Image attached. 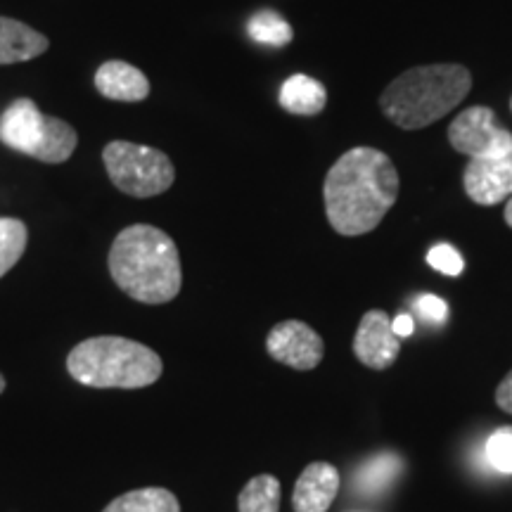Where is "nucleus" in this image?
<instances>
[{
	"label": "nucleus",
	"instance_id": "nucleus-1",
	"mask_svg": "<svg viewBox=\"0 0 512 512\" xmlns=\"http://www.w3.org/2000/svg\"><path fill=\"white\" fill-rule=\"evenodd\" d=\"M399 174L392 159L375 147H351L325 176L323 200L330 226L356 238L380 226L399 200Z\"/></svg>",
	"mask_w": 512,
	"mask_h": 512
},
{
	"label": "nucleus",
	"instance_id": "nucleus-2",
	"mask_svg": "<svg viewBox=\"0 0 512 512\" xmlns=\"http://www.w3.org/2000/svg\"><path fill=\"white\" fill-rule=\"evenodd\" d=\"M107 264L119 290L140 304H166L181 292V254L176 242L155 226L136 223L121 230Z\"/></svg>",
	"mask_w": 512,
	"mask_h": 512
},
{
	"label": "nucleus",
	"instance_id": "nucleus-3",
	"mask_svg": "<svg viewBox=\"0 0 512 512\" xmlns=\"http://www.w3.org/2000/svg\"><path fill=\"white\" fill-rule=\"evenodd\" d=\"M470 88L472 74L463 64H427L396 76L384 88L380 107L392 124L418 131L456 110Z\"/></svg>",
	"mask_w": 512,
	"mask_h": 512
},
{
	"label": "nucleus",
	"instance_id": "nucleus-4",
	"mask_svg": "<svg viewBox=\"0 0 512 512\" xmlns=\"http://www.w3.org/2000/svg\"><path fill=\"white\" fill-rule=\"evenodd\" d=\"M67 370L83 387L143 389L162 377L164 363L145 344L102 335L76 344L67 356Z\"/></svg>",
	"mask_w": 512,
	"mask_h": 512
},
{
	"label": "nucleus",
	"instance_id": "nucleus-5",
	"mask_svg": "<svg viewBox=\"0 0 512 512\" xmlns=\"http://www.w3.org/2000/svg\"><path fill=\"white\" fill-rule=\"evenodd\" d=\"M0 143L46 164H62L74 155L79 136L74 126L46 117L34 100L17 98L0 114Z\"/></svg>",
	"mask_w": 512,
	"mask_h": 512
},
{
	"label": "nucleus",
	"instance_id": "nucleus-6",
	"mask_svg": "<svg viewBox=\"0 0 512 512\" xmlns=\"http://www.w3.org/2000/svg\"><path fill=\"white\" fill-rule=\"evenodd\" d=\"M102 162L110 181L138 200L162 195L176 181L174 164L157 147L114 140L102 150Z\"/></svg>",
	"mask_w": 512,
	"mask_h": 512
},
{
	"label": "nucleus",
	"instance_id": "nucleus-7",
	"mask_svg": "<svg viewBox=\"0 0 512 512\" xmlns=\"http://www.w3.org/2000/svg\"><path fill=\"white\" fill-rule=\"evenodd\" d=\"M448 143L453 150L470 159H489L501 157L512 150V133L498 124L494 110L477 105L460 112L451 121Z\"/></svg>",
	"mask_w": 512,
	"mask_h": 512
},
{
	"label": "nucleus",
	"instance_id": "nucleus-8",
	"mask_svg": "<svg viewBox=\"0 0 512 512\" xmlns=\"http://www.w3.org/2000/svg\"><path fill=\"white\" fill-rule=\"evenodd\" d=\"M266 349L275 361L294 370H313L325 354L323 337L302 320H283L275 325L266 337Z\"/></svg>",
	"mask_w": 512,
	"mask_h": 512
},
{
	"label": "nucleus",
	"instance_id": "nucleus-9",
	"mask_svg": "<svg viewBox=\"0 0 512 512\" xmlns=\"http://www.w3.org/2000/svg\"><path fill=\"white\" fill-rule=\"evenodd\" d=\"M463 185L467 197L482 207L508 202L512 197V150L501 157L470 159L465 166Z\"/></svg>",
	"mask_w": 512,
	"mask_h": 512
},
{
	"label": "nucleus",
	"instance_id": "nucleus-10",
	"mask_svg": "<svg viewBox=\"0 0 512 512\" xmlns=\"http://www.w3.org/2000/svg\"><path fill=\"white\" fill-rule=\"evenodd\" d=\"M354 354L363 366L387 370L401 354V339L394 335L392 318L380 309L368 311L358 323L354 337Z\"/></svg>",
	"mask_w": 512,
	"mask_h": 512
},
{
	"label": "nucleus",
	"instance_id": "nucleus-11",
	"mask_svg": "<svg viewBox=\"0 0 512 512\" xmlns=\"http://www.w3.org/2000/svg\"><path fill=\"white\" fill-rule=\"evenodd\" d=\"M339 494V472L330 463H311L304 467L294 484V512H328Z\"/></svg>",
	"mask_w": 512,
	"mask_h": 512
},
{
	"label": "nucleus",
	"instance_id": "nucleus-12",
	"mask_svg": "<svg viewBox=\"0 0 512 512\" xmlns=\"http://www.w3.org/2000/svg\"><path fill=\"white\" fill-rule=\"evenodd\" d=\"M95 88L100 95L119 102H140L150 95V81L138 67L124 60H110L95 72Z\"/></svg>",
	"mask_w": 512,
	"mask_h": 512
},
{
	"label": "nucleus",
	"instance_id": "nucleus-13",
	"mask_svg": "<svg viewBox=\"0 0 512 512\" xmlns=\"http://www.w3.org/2000/svg\"><path fill=\"white\" fill-rule=\"evenodd\" d=\"M50 41L41 31L12 17H0V64L29 62L48 50Z\"/></svg>",
	"mask_w": 512,
	"mask_h": 512
},
{
	"label": "nucleus",
	"instance_id": "nucleus-14",
	"mask_svg": "<svg viewBox=\"0 0 512 512\" xmlns=\"http://www.w3.org/2000/svg\"><path fill=\"white\" fill-rule=\"evenodd\" d=\"M328 102V91L306 74H294L280 88V105L290 114H318Z\"/></svg>",
	"mask_w": 512,
	"mask_h": 512
},
{
	"label": "nucleus",
	"instance_id": "nucleus-15",
	"mask_svg": "<svg viewBox=\"0 0 512 512\" xmlns=\"http://www.w3.org/2000/svg\"><path fill=\"white\" fill-rule=\"evenodd\" d=\"M102 512H181V503L169 489L147 486V489L126 491Z\"/></svg>",
	"mask_w": 512,
	"mask_h": 512
},
{
	"label": "nucleus",
	"instance_id": "nucleus-16",
	"mask_svg": "<svg viewBox=\"0 0 512 512\" xmlns=\"http://www.w3.org/2000/svg\"><path fill=\"white\" fill-rule=\"evenodd\" d=\"M240 512H280V482L273 475H256L238 496Z\"/></svg>",
	"mask_w": 512,
	"mask_h": 512
},
{
	"label": "nucleus",
	"instance_id": "nucleus-17",
	"mask_svg": "<svg viewBox=\"0 0 512 512\" xmlns=\"http://www.w3.org/2000/svg\"><path fill=\"white\" fill-rule=\"evenodd\" d=\"M247 34L252 36L256 43H261V46H271V48L290 46L294 36L292 27L285 22V17H280L278 12H271V10L256 12V15L249 19Z\"/></svg>",
	"mask_w": 512,
	"mask_h": 512
},
{
	"label": "nucleus",
	"instance_id": "nucleus-18",
	"mask_svg": "<svg viewBox=\"0 0 512 512\" xmlns=\"http://www.w3.org/2000/svg\"><path fill=\"white\" fill-rule=\"evenodd\" d=\"M29 242V230L24 221L0 216V278L17 266Z\"/></svg>",
	"mask_w": 512,
	"mask_h": 512
},
{
	"label": "nucleus",
	"instance_id": "nucleus-19",
	"mask_svg": "<svg viewBox=\"0 0 512 512\" xmlns=\"http://www.w3.org/2000/svg\"><path fill=\"white\" fill-rule=\"evenodd\" d=\"M401 472V460L392 456V453H382L373 460H368L366 465L358 470L356 475V486L363 491V494H375L387 486L392 479Z\"/></svg>",
	"mask_w": 512,
	"mask_h": 512
},
{
	"label": "nucleus",
	"instance_id": "nucleus-20",
	"mask_svg": "<svg viewBox=\"0 0 512 512\" xmlns=\"http://www.w3.org/2000/svg\"><path fill=\"white\" fill-rule=\"evenodd\" d=\"M486 460L501 475H512V427H498L486 441Z\"/></svg>",
	"mask_w": 512,
	"mask_h": 512
},
{
	"label": "nucleus",
	"instance_id": "nucleus-21",
	"mask_svg": "<svg viewBox=\"0 0 512 512\" xmlns=\"http://www.w3.org/2000/svg\"><path fill=\"white\" fill-rule=\"evenodd\" d=\"M427 264H430L434 271L451 275V278H456V275L463 273V268H465L463 256H460L451 245L432 247L430 252H427Z\"/></svg>",
	"mask_w": 512,
	"mask_h": 512
},
{
	"label": "nucleus",
	"instance_id": "nucleus-22",
	"mask_svg": "<svg viewBox=\"0 0 512 512\" xmlns=\"http://www.w3.org/2000/svg\"><path fill=\"white\" fill-rule=\"evenodd\" d=\"M420 318L430 320V323H444L448 318V306L444 299L434 297V294H420L418 302H415Z\"/></svg>",
	"mask_w": 512,
	"mask_h": 512
},
{
	"label": "nucleus",
	"instance_id": "nucleus-23",
	"mask_svg": "<svg viewBox=\"0 0 512 512\" xmlns=\"http://www.w3.org/2000/svg\"><path fill=\"white\" fill-rule=\"evenodd\" d=\"M496 403H498V408H501V411L512 415V370L508 375H505V380L498 384Z\"/></svg>",
	"mask_w": 512,
	"mask_h": 512
},
{
	"label": "nucleus",
	"instance_id": "nucleus-24",
	"mask_svg": "<svg viewBox=\"0 0 512 512\" xmlns=\"http://www.w3.org/2000/svg\"><path fill=\"white\" fill-rule=\"evenodd\" d=\"M392 330H394V335L399 337V339L413 335V330H415L413 318L408 316V313H401V316H396V318L392 320Z\"/></svg>",
	"mask_w": 512,
	"mask_h": 512
},
{
	"label": "nucleus",
	"instance_id": "nucleus-25",
	"mask_svg": "<svg viewBox=\"0 0 512 512\" xmlns=\"http://www.w3.org/2000/svg\"><path fill=\"white\" fill-rule=\"evenodd\" d=\"M505 223L512 228V197L508 202H505Z\"/></svg>",
	"mask_w": 512,
	"mask_h": 512
},
{
	"label": "nucleus",
	"instance_id": "nucleus-26",
	"mask_svg": "<svg viewBox=\"0 0 512 512\" xmlns=\"http://www.w3.org/2000/svg\"><path fill=\"white\" fill-rule=\"evenodd\" d=\"M3 392H5V377L0 375V394H3Z\"/></svg>",
	"mask_w": 512,
	"mask_h": 512
}]
</instances>
